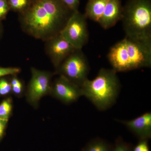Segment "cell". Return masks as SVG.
Returning <instances> with one entry per match:
<instances>
[{
  "mask_svg": "<svg viewBox=\"0 0 151 151\" xmlns=\"http://www.w3.org/2000/svg\"><path fill=\"white\" fill-rule=\"evenodd\" d=\"M73 12L60 0L35 1L20 14L21 27L28 35L46 42L60 34Z\"/></svg>",
  "mask_w": 151,
  "mask_h": 151,
  "instance_id": "obj_1",
  "label": "cell"
},
{
  "mask_svg": "<svg viewBox=\"0 0 151 151\" xmlns=\"http://www.w3.org/2000/svg\"><path fill=\"white\" fill-rule=\"evenodd\" d=\"M108 58L117 73L151 67V39L125 36L111 47Z\"/></svg>",
  "mask_w": 151,
  "mask_h": 151,
  "instance_id": "obj_2",
  "label": "cell"
},
{
  "mask_svg": "<svg viewBox=\"0 0 151 151\" xmlns=\"http://www.w3.org/2000/svg\"><path fill=\"white\" fill-rule=\"evenodd\" d=\"M120 88L117 72L105 68L100 69L94 79H87L81 87L82 96L100 111H105L115 104Z\"/></svg>",
  "mask_w": 151,
  "mask_h": 151,
  "instance_id": "obj_3",
  "label": "cell"
},
{
  "mask_svg": "<svg viewBox=\"0 0 151 151\" xmlns=\"http://www.w3.org/2000/svg\"><path fill=\"white\" fill-rule=\"evenodd\" d=\"M121 20L126 36L151 39V0H129L123 7Z\"/></svg>",
  "mask_w": 151,
  "mask_h": 151,
  "instance_id": "obj_4",
  "label": "cell"
},
{
  "mask_svg": "<svg viewBox=\"0 0 151 151\" xmlns=\"http://www.w3.org/2000/svg\"><path fill=\"white\" fill-rule=\"evenodd\" d=\"M90 67L82 49H76L58 66L56 73L81 87L88 79Z\"/></svg>",
  "mask_w": 151,
  "mask_h": 151,
  "instance_id": "obj_5",
  "label": "cell"
},
{
  "mask_svg": "<svg viewBox=\"0 0 151 151\" xmlns=\"http://www.w3.org/2000/svg\"><path fill=\"white\" fill-rule=\"evenodd\" d=\"M86 19L79 11L73 12L60 34L76 49H82L89 40Z\"/></svg>",
  "mask_w": 151,
  "mask_h": 151,
  "instance_id": "obj_6",
  "label": "cell"
},
{
  "mask_svg": "<svg viewBox=\"0 0 151 151\" xmlns=\"http://www.w3.org/2000/svg\"><path fill=\"white\" fill-rule=\"evenodd\" d=\"M31 78L25 94L29 104L37 108L41 99L50 94L53 74L49 71L33 67L31 68Z\"/></svg>",
  "mask_w": 151,
  "mask_h": 151,
  "instance_id": "obj_7",
  "label": "cell"
},
{
  "mask_svg": "<svg viewBox=\"0 0 151 151\" xmlns=\"http://www.w3.org/2000/svg\"><path fill=\"white\" fill-rule=\"evenodd\" d=\"M50 95L65 104L74 103L82 96L81 87L61 76L52 82Z\"/></svg>",
  "mask_w": 151,
  "mask_h": 151,
  "instance_id": "obj_8",
  "label": "cell"
},
{
  "mask_svg": "<svg viewBox=\"0 0 151 151\" xmlns=\"http://www.w3.org/2000/svg\"><path fill=\"white\" fill-rule=\"evenodd\" d=\"M76 49L60 34L46 41L45 50L55 69Z\"/></svg>",
  "mask_w": 151,
  "mask_h": 151,
  "instance_id": "obj_9",
  "label": "cell"
},
{
  "mask_svg": "<svg viewBox=\"0 0 151 151\" xmlns=\"http://www.w3.org/2000/svg\"><path fill=\"white\" fill-rule=\"evenodd\" d=\"M118 121L125 125L140 140H148L151 138V112L144 113L132 120Z\"/></svg>",
  "mask_w": 151,
  "mask_h": 151,
  "instance_id": "obj_10",
  "label": "cell"
},
{
  "mask_svg": "<svg viewBox=\"0 0 151 151\" xmlns=\"http://www.w3.org/2000/svg\"><path fill=\"white\" fill-rule=\"evenodd\" d=\"M123 11L121 0H109L98 23L104 29L113 27L122 20Z\"/></svg>",
  "mask_w": 151,
  "mask_h": 151,
  "instance_id": "obj_11",
  "label": "cell"
},
{
  "mask_svg": "<svg viewBox=\"0 0 151 151\" xmlns=\"http://www.w3.org/2000/svg\"><path fill=\"white\" fill-rule=\"evenodd\" d=\"M109 0H88L85 8L86 18L98 22L104 12Z\"/></svg>",
  "mask_w": 151,
  "mask_h": 151,
  "instance_id": "obj_12",
  "label": "cell"
},
{
  "mask_svg": "<svg viewBox=\"0 0 151 151\" xmlns=\"http://www.w3.org/2000/svg\"><path fill=\"white\" fill-rule=\"evenodd\" d=\"M113 146L100 138L92 139L85 145L81 151H112Z\"/></svg>",
  "mask_w": 151,
  "mask_h": 151,
  "instance_id": "obj_13",
  "label": "cell"
},
{
  "mask_svg": "<svg viewBox=\"0 0 151 151\" xmlns=\"http://www.w3.org/2000/svg\"><path fill=\"white\" fill-rule=\"evenodd\" d=\"M13 100L11 97L6 98L0 103V119L8 122L12 114Z\"/></svg>",
  "mask_w": 151,
  "mask_h": 151,
  "instance_id": "obj_14",
  "label": "cell"
},
{
  "mask_svg": "<svg viewBox=\"0 0 151 151\" xmlns=\"http://www.w3.org/2000/svg\"><path fill=\"white\" fill-rule=\"evenodd\" d=\"M17 75L12 76L10 81L12 86V93L16 97L20 98L25 93V88L23 81L19 78Z\"/></svg>",
  "mask_w": 151,
  "mask_h": 151,
  "instance_id": "obj_15",
  "label": "cell"
},
{
  "mask_svg": "<svg viewBox=\"0 0 151 151\" xmlns=\"http://www.w3.org/2000/svg\"><path fill=\"white\" fill-rule=\"evenodd\" d=\"M10 9L15 12L23 13L31 4L32 0H7Z\"/></svg>",
  "mask_w": 151,
  "mask_h": 151,
  "instance_id": "obj_16",
  "label": "cell"
},
{
  "mask_svg": "<svg viewBox=\"0 0 151 151\" xmlns=\"http://www.w3.org/2000/svg\"><path fill=\"white\" fill-rule=\"evenodd\" d=\"M12 93L10 80L4 77L0 78V97H6Z\"/></svg>",
  "mask_w": 151,
  "mask_h": 151,
  "instance_id": "obj_17",
  "label": "cell"
},
{
  "mask_svg": "<svg viewBox=\"0 0 151 151\" xmlns=\"http://www.w3.org/2000/svg\"><path fill=\"white\" fill-rule=\"evenodd\" d=\"M132 146L129 144L119 137L116 139L115 145L113 146L112 151H132Z\"/></svg>",
  "mask_w": 151,
  "mask_h": 151,
  "instance_id": "obj_18",
  "label": "cell"
},
{
  "mask_svg": "<svg viewBox=\"0 0 151 151\" xmlns=\"http://www.w3.org/2000/svg\"><path fill=\"white\" fill-rule=\"evenodd\" d=\"M21 70L20 68L18 67H0V78L7 76L17 75Z\"/></svg>",
  "mask_w": 151,
  "mask_h": 151,
  "instance_id": "obj_19",
  "label": "cell"
},
{
  "mask_svg": "<svg viewBox=\"0 0 151 151\" xmlns=\"http://www.w3.org/2000/svg\"><path fill=\"white\" fill-rule=\"evenodd\" d=\"M10 10L7 0H0V22L6 18Z\"/></svg>",
  "mask_w": 151,
  "mask_h": 151,
  "instance_id": "obj_20",
  "label": "cell"
},
{
  "mask_svg": "<svg viewBox=\"0 0 151 151\" xmlns=\"http://www.w3.org/2000/svg\"><path fill=\"white\" fill-rule=\"evenodd\" d=\"M72 12L78 11L80 0H60Z\"/></svg>",
  "mask_w": 151,
  "mask_h": 151,
  "instance_id": "obj_21",
  "label": "cell"
},
{
  "mask_svg": "<svg viewBox=\"0 0 151 151\" xmlns=\"http://www.w3.org/2000/svg\"><path fill=\"white\" fill-rule=\"evenodd\" d=\"M132 151H150L147 140H140Z\"/></svg>",
  "mask_w": 151,
  "mask_h": 151,
  "instance_id": "obj_22",
  "label": "cell"
},
{
  "mask_svg": "<svg viewBox=\"0 0 151 151\" xmlns=\"http://www.w3.org/2000/svg\"><path fill=\"white\" fill-rule=\"evenodd\" d=\"M8 122L7 121L0 119V141L2 139L4 135Z\"/></svg>",
  "mask_w": 151,
  "mask_h": 151,
  "instance_id": "obj_23",
  "label": "cell"
},
{
  "mask_svg": "<svg viewBox=\"0 0 151 151\" xmlns=\"http://www.w3.org/2000/svg\"><path fill=\"white\" fill-rule=\"evenodd\" d=\"M2 33V26L1 24V22H0V37H1Z\"/></svg>",
  "mask_w": 151,
  "mask_h": 151,
  "instance_id": "obj_24",
  "label": "cell"
},
{
  "mask_svg": "<svg viewBox=\"0 0 151 151\" xmlns=\"http://www.w3.org/2000/svg\"><path fill=\"white\" fill-rule=\"evenodd\" d=\"M32 1H39V0H32Z\"/></svg>",
  "mask_w": 151,
  "mask_h": 151,
  "instance_id": "obj_25",
  "label": "cell"
}]
</instances>
